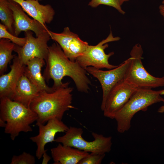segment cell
<instances>
[{"instance_id":"6da1fadb","label":"cell","mask_w":164,"mask_h":164,"mask_svg":"<svg viewBox=\"0 0 164 164\" xmlns=\"http://www.w3.org/2000/svg\"><path fill=\"white\" fill-rule=\"evenodd\" d=\"M48 50L43 74L45 80L48 82L52 79L54 82L52 87L55 90L64 84L62 80L68 76L73 80L79 92L88 93L91 82L86 70L76 61L70 60L58 43H54L49 46Z\"/></svg>"},{"instance_id":"7a4b0ae2","label":"cell","mask_w":164,"mask_h":164,"mask_svg":"<svg viewBox=\"0 0 164 164\" xmlns=\"http://www.w3.org/2000/svg\"><path fill=\"white\" fill-rule=\"evenodd\" d=\"M69 83H65L60 88L51 92L40 91L31 103L29 108L37 115L36 125H44L49 120L56 118L62 120L64 113L72 105L73 87Z\"/></svg>"},{"instance_id":"3957f363","label":"cell","mask_w":164,"mask_h":164,"mask_svg":"<svg viewBox=\"0 0 164 164\" xmlns=\"http://www.w3.org/2000/svg\"><path fill=\"white\" fill-rule=\"evenodd\" d=\"M0 118L6 122L5 133L14 141L21 132L32 131L30 125L36 121L38 116L29 108L4 97L0 98Z\"/></svg>"},{"instance_id":"277c9868","label":"cell","mask_w":164,"mask_h":164,"mask_svg":"<svg viewBox=\"0 0 164 164\" xmlns=\"http://www.w3.org/2000/svg\"><path fill=\"white\" fill-rule=\"evenodd\" d=\"M163 90L155 91L150 88H138L115 116L118 132L122 133L128 130L131 126V120L137 112L145 111L149 107L154 104L164 102V98L161 96Z\"/></svg>"},{"instance_id":"5b68a950","label":"cell","mask_w":164,"mask_h":164,"mask_svg":"<svg viewBox=\"0 0 164 164\" xmlns=\"http://www.w3.org/2000/svg\"><path fill=\"white\" fill-rule=\"evenodd\" d=\"M82 128L70 127L65 134L55 139L54 142L87 152L101 154L109 153L111 150L112 137H106L101 134L92 132L94 140L89 142L82 136Z\"/></svg>"},{"instance_id":"8992f818","label":"cell","mask_w":164,"mask_h":164,"mask_svg":"<svg viewBox=\"0 0 164 164\" xmlns=\"http://www.w3.org/2000/svg\"><path fill=\"white\" fill-rule=\"evenodd\" d=\"M143 50L137 43L132 49L130 53L132 60L124 80L137 88L152 89L164 86V76L156 77L149 74L142 62Z\"/></svg>"},{"instance_id":"52a82bcc","label":"cell","mask_w":164,"mask_h":164,"mask_svg":"<svg viewBox=\"0 0 164 164\" xmlns=\"http://www.w3.org/2000/svg\"><path fill=\"white\" fill-rule=\"evenodd\" d=\"M119 37H114L111 31L108 36L95 46L88 45L84 53L76 60L79 64L84 69L92 67L98 69L106 68L111 69L118 65L110 64L108 61L109 58L114 54L111 52L105 53V49L108 48V42L119 40Z\"/></svg>"},{"instance_id":"ba28073f","label":"cell","mask_w":164,"mask_h":164,"mask_svg":"<svg viewBox=\"0 0 164 164\" xmlns=\"http://www.w3.org/2000/svg\"><path fill=\"white\" fill-rule=\"evenodd\" d=\"M32 32H25L26 41L22 46L15 44L14 51L22 64L26 65L31 59L37 57L46 60L48 53V42L51 39L49 30L44 31L37 37H34Z\"/></svg>"},{"instance_id":"9c48e42d","label":"cell","mask_w":164,"mask_h":164,"mask_svg":"<svg viewBox=\"0 0 164 164\" xmlns=\"http://www.w3.org/2000/svg\"><path fill=\"white\" fill-rule=\"evenodd\" d=\"M132 60L130 57L115 68L103 70L89 67L85 69L87 72L99 81L102 90V99L101 108L103 111L108 96L112 88L118 83L124 80Z\"/></svg>"},{"instance_id":"30bf717a","label":"cell","mask_w":164,"mask_h":164,"mask_svg":"<svg viewBox=\"0 0 164 164\" xmlns=\"http://www.w3.org/2000/svg\"><path fill=\"white\" fill-rule=\"evenodd\" d=\"M138 88L123 80L111 90L106 99L103 114L106 117L114 119L115 116L127 103Z\"/></svg>"},{"instance_id":"8fae6325","label":"cell","mask_w":164,"mask_h":164,"mask_svg":"<svg viewBox=\"0 0 164 164\" xmlns=\"http://www.w3.org/2000/svg\"><path fill=\"white\" fill-rule=\"evenodd\" d=\"M51 39L60 46L65 55L71 60L76 59L84 52L88 43L82 40L78 35L73 33L68 27L64 28L63 32L57 33L49 30Z\"/></svg>"},{"instance_id":"7c38bea8","label":"cell","mask_w":164,"mask_h":164,"mask_svg":"<svg viewBox=\"0 0 164 164\" xmlns=\"http://www.w3.org/2000/svg\"><path fill=\"white\" fill-rule=\"evenodd\" d=\"M47 122L45 125H37L39 134L29 138L37 145L36 154L38 159H41L43 154L46 152L47 150L45 149L46 144L54 142L56 134L58 132H65L69 128L61 120L56 118L51 119Z\"/></svg>"},{"instance_id":"4fadbf2b","label":"cell","mask_w":164,"mask_h":164,"mask_svg":"<svg viewBox=\"0 0 164 164\" xmlns=\"http://www.w3.org/2000/svg\"><path fill=\"white\" fill-rule=\"evenodd\" d=\"M9 5L13 13V27L15 36H18L22 31H31L35 33L36 37H37L44 31L48 30L46 25L29 18L17 2L9 0Z\"/></svg>"},{"instance_id":"5bb4252c","label":"cell","mask_w":164,"mask_h":164,"mask_svg":"<svg viewBox=\"0 0 164 164\" xmlns=\"http://www.w3.org/2000/svg\"><path fill=\"white\" fill-rule=\"evenodd\" d=\"M9 0L18 3L28 15L43 25L50 23L53 19L55 12L49 4H41L37 0Z\"/></svg>"},{"instance_id":"9a60e30c","label":"cell","mask_w":164,"mask_h":164,"mask_svg":"<svg viewBox=\"0 0 164 164\" xmlns=\"http://www.w3.org/2000/svg\"><path fill=\"white\" fill-rule=\"evenodd\" d=\"M25 66L21 63L18 56H15L10 66V71L0 76V98H10L19 79L24 73Z\"/></svg>"},{"instance_id":"2e32d148","label":"cell","mask_w":164,"mask_h":164,"mask_svg":"<svg viewBox=\"0 0 164 164\" xmlns=\"http://www.w3.org/2000/svg\"><path fill=\"white\" fill-rule=\"evenodd\" d=\"M40 91L24 73L19 79L9 98L29 108L32 101Z\"/></svg>"},{"instance_id":"e0dca14e","label":"cell","mask_w":164,"mask_h":164,"mask_svg":"<svg viewBox=\"0 0 164 164\" xmlns=\"http://www.w3.org/2000/svg\"><path fill=\"white\" fill-rule=\"evenodd\" d=\"M54 164H78L83 158L88 155V152L59 143L51 149Z\"/></svg>"},{"instance_id":"ac0fdd59","label":"cell","mask_w":164,"mask_h":164,"mask_svg":"<svg viewBox=\"0 0 164 164\" xmlns=\"http://www.w3.org/2000/svg\"><path fill=\"white\" fill-rule=\"evenodd\" d=\"M46 64L43 59L35 57L30 60L25 66L24 74L30 82L41 91L51 92L55 90L48 86L41 73L42 68Z\"/></svg>"},{"instance_id":"d6986e66","label":"cell","mask_w":164,"mask_h":164,"mask_svg":"<svg viewBox=\"0 0 164 164\" xmlns=\"http://www.w3.org/2000/svg\"><path fill=\"white\" fill-rule=\"evenodd\" d=\"M15 44L10 40L0 39V75L6 71L8 63L15 56L12 55Z\"/></svg>"},{"instance_id":"ffe728a7","label":"cell","mask_w":164,"mask_h":164,"mask_svg":"<svg viewBox=\"0 0 164 164\" xmlns=\"http://www.w3.org/2000/svg\"><path fill=\"white\" fill-rule=\"evenodd\" d=\"M9 0H0V19L7 30L14 35L13 12L9 5Z\"/></svg>"},{"instance_id":"44dd1931","label":"cell","mask_w":164,"mask_h":164,"mask_svg":"<svg viewBox=\"0 0 164 164\" xmlns=\"http://www.w3.org/2000/svg\"><path fill=\"white\" fill-rule=\"evenodd\" d=\"M4 38L8 39L15 44L20 46H23L25 44L26 38L18 37L10 33L6 27L1 23H0V39Z\"/></svg>"},{"instance_id":"7402d4cb","label":"cell","mask_w":164,"mask_h":164,"mask_svg":"<svg viewBox=\"0 0 164 164\" xmlns=\"http://www.w3.org/2000/svg\"><path fill=\"white\" fill-rule=\"evenodd\" d=\"M100 5L112 7L121 14H125V12L121 7L119 0H91L88 4L89 5L93 8L96 7Z\"/></svg>"},{"instance_id":"603a6c76","label":"cell","mask_w":164,"mask_h":164,"mask_svg":"<svg viewBox=\"0 0 164 164\" xmlns=\"http://www.w3.org/2000/svg\"><path fill=\"white\" fill-rule=\"evenodd\" d=\"M35 162V158L33 155L24 152L19 155H13L10 164H34Z\"/></svg>"},{"instance_id":"cb8c5ba5","label":"cell","mask_w":164,"mask_h":164,"mask_svg":"<svg viewBox=\"0 0 164 164\" xmlns=\"http://www.w3.org/2000/svg\"><path fill=\"white\" fill-rule=\"evenodd\" d=\"M105 154L91 153L82 159L78 164H100Z\"/></svg>"},{"instance_id":"d4e9b609","label":"cell","mask_w":164,"mask_h":164,"mask_svg":"<svg viewBox=\"0 0 164 164\" xmlns=\"http://www.w3.org/2000/svg\"><path fill=\"white\" fill-rule=\"evenodd\" d=\"M42 157H43V160L42 164H47L51 159V157L48 155L46 152L43 154Z\"/></svg>"},{"instance_id":"484cf974","label":"cell","mask_w":164,"mask_h":164,"mask_svg":"<svg viewBox=\"0 0 164 164\" xmlns=\"http://www.w3.org/2000/svg\"><path fill=\"white\" fill-rule=\"evenodd\" d=\"M159 12L160 14L162 17L164 22V5H161L159 7Z\"/></svg>"},{"instance_id":"4316f807","label":"cell","mask_w":164,"mask_h":164,"mask_svg":"<svg viewBox=\"0 0 164 164\" xmlns=\"http://www.w3.org/2000/svg\"><path fill=\"white\" fill-rule=\"evenodd\" d=\"M162 95H164V91ZM158 112L159 113H163L164 112V105L160 107L158 109Z\"/></svg>"},{"instance_id":"83f0119b","label":"cell","mask_w":164,"mask_h":164,"mask_svg":"<svg viewBox=\"0 0 164 164\" xmlns=\"http://www.w3.org/2000/svg\"><path fill=\"white\" fill-rule=\"evenodd\" d=\"M6 122L0 118V126L5 128L6 126Z\"/></svg>"},{"instance_id":"f1b7e54d","label":"cell","mask_w":164,"mask_h":164,"mask_svg":"<svg viewBox=\"0 0 164 164\" xmlns=\"http://www.w3.org/2000/svg\"><path fill=\"white\" fill-rule=\"evenodd\" d=\"M129 0H119L121 5L125 2L129 1Z\"/></svg>"},{"instance_id":"f546056e","label":"cell","mask_w":164,"mask_h":164,"mask_svg":"<svg viewBox=\"0 0 164 164\" xmlns=\"http://www.w3.org/2000/svg\"><path fill=\"white\" fill-rule=\"evenodd\" d=\"M164 5V0H163L162 2V4Z\"/></svg>"},{"instance_id":"4dcf8cb0","label":"cell","mask_w":164,"mask_h":164,"mask_svg":"<svg viewBox=\"0 0 164 164\" xmlns=\"http://www.w3.org/2000/svg\"><path fill=\"white\" fill-rule=\"evenodd\" d=\"M37 0L38 1H40L42 0Z\"/></svg>"}]
</instances>
